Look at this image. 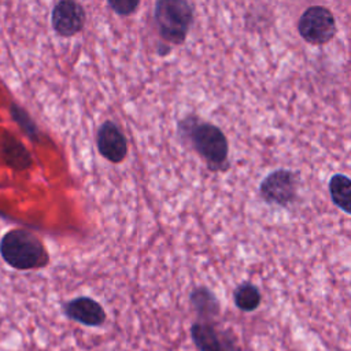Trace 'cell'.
<instances>
[{
  "label": "cell",
  "instance_id": "obj_7",
  "mask_svg": "<svg viewBox=\"0 0 351 351\" xmlns=\"http://www.w3.org/2000/svg\"><path fill=\"white\" fill-rule=\"evenodd\" d=\"M96 145L99 154L111 163H122L128 156V140L112 121H104L100 125L96 134Z\"/></svg>",
  "mask_w": 351,
  "mask_h": 351
},
{
  "label": "cell",
  "instance_id": "obj_11",
  "mask_svg": "<svg viewBox=\"0 0 351 351\" xmlns=\"http://www.w3.org/2000/svg\"><path fill=\"white\" fill-rule=\"evenodd\" d=\"M332 202L344 213L351 215V178L344 174H335L329 180Z\"/></svg>",
  "mask_w": 351,
  "mask_h": 351
},
{
  "label": "cell",
  "instance_id": "obj_8",
  "mask_svg": "<svg viewBox=\"0 0 351 351\" xmlns=\"http://www.w3.org/2000/svg\"><path fill=\"white\" fill-rule=\"evenodd\" d=\"M191 337L199 351H239L233 337L218 330L210 322L192 324Z\"/></svg>",
  "mask_w": 351,
  "mask_h": 351
},
{
  "label": "cell",
  "instance_id": "obj_3",
  "mask_svg": "<svg viewBox=\"0 0 351 351\" xmlns=\"http://www.w3.org/2000/svg\"><path fill=\"white\" fill-rule=\"evenodd\" d=\"M154 21L163 41L181 45L193 22V5L186 0H158Z\"/></svg>",
  "mask_w": 351,
  "mask_h": 351
},
{
  "label": "cell",
  "instance_id": "obj_10",
  "mask_svg": "<svg viewBox=\"0 0 351 351\" xmlns=\"http://www.w3.org/2000/svg\"><path fill=\"white\" fill-rule=\"evenodd\" d=\"M191 303L195 311L206 319L214 318L219 314V302L217 296L206 287H197L191 292Z\"/></svg>",
  "mask_w": 351,
  "mask_h": 351
},
{
  "label": "cell",
  "instance_id": "obj_5",
  "mask_svg": "<svg viewBox=\"0 0 351 351\" xmlns=\"http://www.w3.org/2000/svg\"><path fill=\"white\" fill-rule=\"evenodd\" d=\"M298 184L299 176L295 171L278 169L261 181L259 193L266 203L287 207L296 199Z\"/></svg>",
  "mask_w": 351,
  "mask_h": 351
},
{
  "label": "cell",
  "instance_id": "obj_2",
  "mask_svg": "<svg viewBox=\"0 0 351 351\" xmlns=\"http://www.w3.org/2000/svg\"><path fill=\"white\" fill-rule=\"evenodd\" d=\"M3 261L16 270L40 269L48 265L49 255L43 241L25 229H11L0 240Z\"/></svg>",
  "mask_w": 351,
  "mask_h": 351
},
{
  "label": "cell",
  "instance_id": "obj_13",
  "mask_svg": "<svg viewBox=\"0 0 351 351\" xmlns=\"http://www.w3.org/2000/svg\"><path fill=\"white\" fill-rule=\"evenodd\" d=\"M10 114L15 123L19 125V128L23 130V133L34 143L38 141V128L34 123V121L30 118V115L16 103H11L10 106Z\"/></svg>",
  "mask_w": 351,
  "mask_h": 351
},
{
  "label": "cell",
  "instance_id": "obj_9",
  "mask_svg": "<svg viewBox=\"0 0 351 351\" xmlns=\"http://www.w3.org/2000/svg\"><path fill=\"white\" fill-rule=\"evenodd\" d=\"M63 311L67 318L85 326H100L107 318L101 304L89 296H78L66 302Z\"/></svg>",
  "mask_w": 351,
  "mask_h": 351
},
{
  "label": "cell",
  "instance_id": "obj_14",
  "mask_svg": "<svg viewBox=\"0 0 351 351\" xmlns=\"http://www.w3.org/2000/svg\"><path fill=\"white\" fill-rule=\"evenodd\" d=\"M107 5L118 15L128 16L132 15L140 5L138 0H110Z\"/></svg>",
  "mask_w": 351,
  "mask_h": 351
},
{
  "label": "cell",
  "instance_id": "obj_1",
  "mask_svg": "<svg viewBox=\"0 0 351 351\" xmlns=\"http://www.w3.org/2000/svg\"><path fill=\"white\" fill-rule=\"evenodd\" d=\"M180 130L191 141L193 149L204 159L210 170L221 171L228 167L229 145L218 126L203 122L196 117H188L180 122Z\"/></svg>",
  "mask_w": 351,
  "mask_h": 351
},
{
  "label": "cell",
  "instance_id": "obj_4",
  "mask_svg": "<svg viewBox=\"0 0 351 351\" xmlns=\"http://www.w3.org/2000/svg\"><path fill=\"white\" fill-rule=\"evenodd\" d=\"M298 32L302 38L310 44H326L336 34L335 16L326 7L311 5L300 15Z\"/></svg>",
  "mask_w": 351,
  "mask_h": 351
},
{
  "label": "cell",
  "instance_id": "obj_6",
  "mask_svg": "<svg viewBox=\"0 0 351 351\" xmlns=\"http://www.w3.org/2000/svg\"><path fill=\"white\" fill-rule=\"evenodd\" d=\"M85 18V10L80 3L62 0L52 8L51 25L58 36L71 37L84 29Z\"/></svg>",
  "mask_w": 351,
  "mask_h": 351
},
{
  "label": "cell",
  "instance_id": "obj_12",
  "mask_svg": "<svg viewBox=\"0 0 351 351\" xmlns=\"http://www.w3.org/2000/svg\"><path fill=\"white\" fill-rule=\"evenodd\" d=\"M233 300L241 311H254L261 304V292L254 284L243 282L234 289Z\"/></svg>",
  "mask_w": 351,
  "mask_h": 351
}]
</instances>
